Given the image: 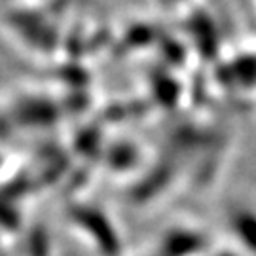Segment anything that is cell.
I'll list each match as a JSON object with an SVG mask.
<instances>
[{
    "label": "cell",
    "mask_w": 256,
    "mask_h": 256,
    "mask_svg": "<svg viewBox=\"0 0 256 256\" xmlns=\"http://www.w3.org/2000/svg\"><path fill=\"white\" fill-rule=\"evenodd\" d=\"M226 241L245 256H256V198L239 194L222 209Z\"/></svg>",
    "instance_id": "1"
},
{
    "label": "cell",
    "mask_w": 256,
    "mask_h": 256,
    "mask_svg": "<svg viewBox=\"0 0 256 256\" xmlns=\"http://www.w3.org/2000/svg\"><path fill=\"white\" fill-rule=\"evenodd\" d=\"M202 256H245V254H241L238 248L232 247L228 241H222V243L210 245Z\"/></svg>",
    "instance_id": "2"
}]
</instances>
